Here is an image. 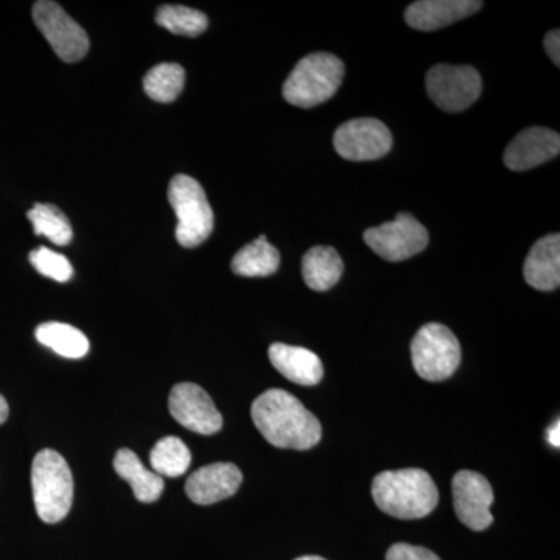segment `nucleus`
<instances>
[{
	"mask_svg": "<svg viewBox=\"0 0 560 560\" xmlns=\"http://www.w3.org/2000/svg\"><path fill=\"white\" fill-rule=\"evenodd\" d=\"M250 418L271 445L290 451H308L320 441L319 420L301 400L283 389L260 394L250 407Z\"/></svg>",
	"mask_w": 560,
	"mask_h": 560,
	"instance_id": "1",
	"label": "nucleus"
},
{
	"mask_svg": "<svg viewBox=\"0 0 560 560\" xmlns=\"http://www.w3.org/2000/svg\"><path fill=\"white\" fill-rule=\"evenodd\" d=\"M372 497L378 510L390 517L416 521L434 511L440 490L425 470H388L372 481Z\"/></svg>",
	"mask_w": 560,
	"mask_h": 560,
	"instance_id": "2",
	"label": "nucleus"
},
{
	"mask_svg": "<svg viewBox=\"0 0 560 560\" xmlns=\"http://www.w3.org/2000/svg\"><path fill=\"white\" fill-rule=\"evenodd\" d=\"M345 65L335 55L319 51L302 58L283 84V97L290 105L311 109L334 97L340 90Z\"/></svg>",
	"mask_w": 560,
	"mask_h": 560,
	"instance_id": "3",
	"label": "nucleus"
},
{
	"mask_svg": "<svg viewBox=\"0 0 560 560\" xmlns=\"http://www.w3.org/2000/svg\"><path fill=\"white\" fill-rule=\"evenodd\" d=\"M32 489L36 514L46 523H58L69 514L73 501V477L60 453L46 448L32 464Z\"/></svg>",
	"mask_w": 560,
	"mask_h": 560,
	"instance_id": "4",
	"label": "nucleus"
},
{
	"mask_svg": "<svg viewBox=\"0 0 560 560\" xmlns=\"http://www.w3.org/2000/svg\"><path fill=\"white\" fill-rule=\"evenodd\" d=\"M168 201L175 210L176 241L184 248H197L213 231V212L197 179L176 175L168 184Z\"/></svg>",
	"mask_w": 560,
	"mask_h": 560,
	"instance_id": "5",
	"label": "nucleus"
},
{
	"mask_svg": "<svg viewBox=\"0 0 560 560\" xmlns=\"http://www.w3.org/2000/svg\"><path fill=\"white\" fill-rule=\"evenodd\" d=\"M411 360L423 381H445L455 374L460 363L458 338L440 323L427 324L412 338Z\"/></svg>",
	"mask_w": 560,
	"mask_h": 560,
	"instance_id": "6",
	"label": "nucleus"
},
{
	"mask_svg": "<svg viewBox=\"0 0 560 560\" xmlns=\"http://www.w3.org/2000/svg\"><path fill=\"white\" fill-rule=\"evenodd\" d=\"M33 21L60 60L77 62L86 57L90 38L79 22L72 20L60 3L39 0L33 5Z\"/></svg>",
	"mask_w": 560,
	"mask_h": 560,
	"instance_id": "7",
	"label": "nucleus"
},
{
	"mask_svg": "<svg viewBox=\"0 0 560 560\" xmlns=\"http://www.w3.org/2000/svg\"><path fill=\"white\" fill-rule=\"evenodd\" d=\"M427 92L438 108L460 113L478 101L481 75L471 66L438 65L427 73Z\"/></svg>",
	"mask_w": 560,
	"mask_h": 560,
	"instance_id": "8",
	"label": "nucleus"
},
{
	"mask_svg": "<svg viewBox=\"0 0 560 560\" xmlns=\"http://www.w3.org/2000/svg\"><path fill=\"white\" fill-rule=\"evenodd\" d=\"M364 242L382 259L401 261L422 253L429 245V232L410 213L364 232Z\"/></svg>",
	"mask_w": 560,
	"mask_h": 560,
	"instance_id": "9",
	"label": "nucleus"
},
{
	"mask_svg": "<svg viewBox=\"0 0 560 560\" xmlns=\"http://www.w3.org/2000/svg\"><path fill=\"white\" fill-rule=\"evenodd\" d=\"M337 153L353 162L381 160L393 147V135L377 119H353L342 124L334 136Z\"/></svg>",
	"mask_w": 560,
	"mask_h": 560,
	"instance_id": "10",
	"label": "nucleus"
},
{
	"mask_svg": "<svg viewBox=\"0 0 560 560\" xmlns=\"http://www.w3.org/2000/svg\"><path fill=\"white\" fill-rule=\"evenodd\" d=\"M452 489L459 522L471 530L488 529L493 523V490L486 477L478 471L460 470L453 477Z\"/></svg>",
	"mask_w": 560,
	"mask_h": 560,
	"instance_id": "11",
	"label": "nucleus"
},
{
	"mask_svg": "<svg viewBox=\"0 0 560 560\" xmlns=\"http://www.w3.org/2000/svg\"><path fill=\"white\" fill-rule=\"evenodd\" d=\"M173 419L184 429L198 434H215L223 418L208 393L195 383H178L168 397Z\"/></svg>",
	"mask_w": 560,
	"mask_h": 560,
	"instance_id": "12",
	"label": "nucleus"
},
{
	"mask_svg": "<svg viewBox=\"0 0 560 560\" xmlns=\"http://www.w3.org/2000/svg\"><path fill=\"white\" fill-rule=\"evenodd\" d=\"M559 151V132L541 127L526 128L511 140L503 161L510 171L525 172L555 160Z\"/></svg>",
	"mask_w": 560,
	"mask_h": 560,
	"instance_id": "13",
	"label": "nucleus"
},
{
	"mask_svg": "<svg viewBox=\"0 0 560 560\" xmlns=\"http://www.w3.org/2000/svg\"><path fill=\"white\" fill-rule=\"evenodd\" d=\"M242 481V471L235 464H209L190 475L186 493L194 503L208 506L230 499L241 488Z\"/></svg>",
	"mask_w": 560,
	"mask_h": 560,
	"instance_id": "14",
	"label": "nucleus"
},
{
	"mask_svg": "<svg viewBox=\"0 0 560 560\" xmlns=\"http://www.w3.org/2000/svg\"><path fill=\"white\" fill-rule=\"evenodd\" d=\"M481 7L478 0H419L405 11V20L416 31H440L478 13Z\"/></svg>",
	"mask_w": 560,
	"mask_h": 560,
	"instance_id": "15",
	"label": "nucleus"
},
{
	"mask_svg": "<svg viewBox=\"0 0 560 560\" xmlns=\"http://www.w3.org/2000/svg\"><path fill=\"white\" fill-rule=\"evenodd\" d=\"M268 357L276 368L290 382L298 385H318L324 375L323 363L315 352L298 346L275 342L268 349Z\"/></svg>",
	"mask_w": 560,
	"mask_h": 560,
	"instance_id": "16",
	"label": "nucleus"
},
{
	"mask_svg": "<svg viewBox=\"0 0 560 560\" xmlns=\"http://www.w3.org/2000/svg\"><path fill=\"white\" fill-rule=\"evenodd\" d=\"M525 280L533 289L552 291L560 285V235L540 238L525 260Z\"/></svg>",
	"mask_w": 560,
	"mask_h": 560,
	"instance_id": "17",
	"label": "nucleus"
},
{
	"mask_svg": "<svg viewBox=\"0 0 560 560\" xmlns=\"http://www.w3.org/2000/svg\"><path fill=\"white\" fill-rule=\"evenodd\" d=\"M114 470L130 482L132 492L140 503H154L164 492V478L143 466L139 456L130 448H120L114 456Z\"/></svg>",
	"mask_w": 560,
	"mask_h": 560,
	"instance_id": "18",
	"label": "nucleus"
},
{
	"mask_svg": "<svg viewBox=\"0 0 560 560\" xmlns=\"http://www.w3.org/2000/svg\"><path fill=\"white\" fill-rule=\"evenodd\" d=\"M345 271L338 250L331 246H315L302 259V276L308 289L327 291L337 285Z\"/></svg>",
	"mask_w": 560,
	"mask_h": 560,
	"instance_id": "19",
	"label": "nucleus"
},
{
	"mask_svg": "<svg viewBox=\"0 0 560 560\" xmlns=\"http://www.w3.org/2000/svg\"><path fill=\"white\" fill-rule=\"evenodd\" d=\"M279 250L260 235L235 254L231 268L242 278H267L279 270Z\"/></svg>",
	"mask_w": 560,
	"mask_h": 560,
	"instance_id": "20",
	"label": "nucleus"
},
{
	"mask_svg": "<svg viewBox=\"0 0 560 560\" xmlns=\"http://www.w3.org/2000/svg\"><path fill=\"white\" fill-rule=\"evenodd\" d=\"M36 340L66 359H83L90 352V340L83 331L65 323H44L36 327Z\"/></svg>",
	"mask_w": 560,
	"mask_h": 560,
	"instance_id": "21",
	"label": "nucleus"
},
{
	"mask_svg": "<svg viewBox=\"0 0 560 560\" xmlns=\"http://www.w3.org/2000/svg\"><path fill=\"white\" fill-rule=\"evenodd\" d=\"M186 83V72L183 66L175 62H162L154 66L143 77V91L151 101L158 103H172L179 97Z\"/></svg>",
	"mask_w": 560,
	"mask_h": 560,
	"instance_id": "22",
	"label": "nucleus"
},
{
	"mask_svg": "<svg viewBox=\"0 0 560 560\" xmlns=\"http://www.w3.org/2000/svg\"><path fill=\"white\" fill-rule=\"evenodd\" d=\"M150 464L160 477L178 478L189 470L191 453L179 438H162L150 452Z\"/></svg>",
	"mask_w": 560,
	"mask_h": 560,
	"instance_id": "23",
	"label": "nucleus"
},
{
	"mask_svg": "<svg viewBox=\"0 0 560 560\" xmlns=\"http://www.w3.org/2000/svg\"><path fill=\"white\" fill-rule=\"evenodd\" d=\"M36 235H44L55 245H69L73 237L72 226L65 213L54 205H35L27 212Z\"/></svg>",
	"mask_w": 560,
	"mask_h": 560,
	"instance_id": "24",
	"label": "nucleus"
},
{
	"mask_svg": "<svg viewBox=\"0 0 560 560\" xmlns=\"http://www.w3.org/2000/svg\"><path fill=\"white\" fill-rule=\"evenodd\" d=\"M156 24L179 36H200L208 28L209 20L202 11L183 5H162L156 13Z\"/></svg>",
	"mask_w": 560,
	"mask_h": 560,
	"instance_id": "25",
	"label": "nucleus"
},
{
	"mask_svg": "<svg viewBox=\"0 0 560 560\" xmlns=\"http://www.w3.org/2000/svg\"><path fill=\"white\" fill-rule=\"evenodd\" d=\"M31 264L39 275L46 278L57 280V282H68L73 276V268L70 261L61 254L55 253L46 246L32 250Z\"/></svg>",
	"mask_w": 560,
	"mask_h": 560,
	"instance_id": "26",
	"label": "nucleus"
},
{
	"mask_svg": "<svg viewBox=\"0 0 560 560\" xmlns=\"http://www.w3.org/2000/svg\"><path fill=\"white\" fill-rule=\"evenodd\" d=\"M386 560H441L433 551L410 544H396L386 552Z\"/></svg>",
	"mask_w": 560,
	"mask_h": 560,
	"instance_id": "27",
	"label": "nucleus"
},
{
	"mask_svg": "<svg viewBox=\"0 0 560 560\" xmlns=\"http://www.w3.org/2000/svg\"><path fill=\"white\" fill-rule=\"evenodd\" d=\"M545 50L550 55L551 61L556 66L560 65V33L559 31H552L545 36Z\"/></svg>",
	"mask_w": 560,
	"mask_h": 560,
	"instance_id": "28",
	"label": "nucleus"
},
{
	"mask_svg": "<svg viewBox=\"0 0 560 560\" xmlns=\"http://www.w3.org/2000/svg\"><path fill=\"white\" fill-rule=\"evenodd\" d=\"M560 422L559 420H556L555 425L551 427L550 431H548V441H550V444L552 447L559 448L560 447V429H559Z\"/></svg>",
	"mask_w": 560,
	"mask_h": 560,
	"instance_id": "29",
	"label": "nucleus"
},
{
	"mask_svg": "<svg viewBox=\"0 0 560 560\" xmlns=\"http://www.w3.org/2000/svg\"><path fill=\"white\" fill-rule=\"evenodd\" d=\"M10 408L9 404H7L5 397L0 394V425L5 423V420L9 419Z\"/></svg>",
	"mask_w": 560,
	"mask_h": 560,
	"instance_id": "30",
	"label": "nucleus"
},
{
	"mask_svg": "<svg viewBox=\"0 0 560 560\" xmlns=\"http://www.w3.org/2000/svg\"><path fill=\"white\" fill-rule=\"evenodd\" d=\"M296 560H326L319 558V556H302V558H298Z\"/></svg>",
	"mask_w": 560,
	"mask_h": 560,
	"instance_id": "31",
	"label": "nucleus"
}]
</instances>
